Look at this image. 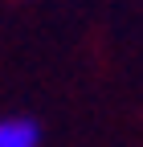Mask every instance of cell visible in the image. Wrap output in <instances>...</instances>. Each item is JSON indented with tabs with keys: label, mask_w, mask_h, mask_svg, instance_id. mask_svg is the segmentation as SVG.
I'll list each match as a JSON object with an SVG mask.
<instances>
[{
	"label": "cell",
	"mask_w": 143,
	"mask_h": 147,
	"mask_svg": "<svg viewBox=\"0 0 143 147\" xmlns=\"http://www.w3.org/2000/svg\"><path fill=\"white\" fill-rule=\"evenodd\" d=\"M41 127L33 119H0V147H37Z\"/></svg>",
	"instance_id": "cell-1"
}]
</instances>
